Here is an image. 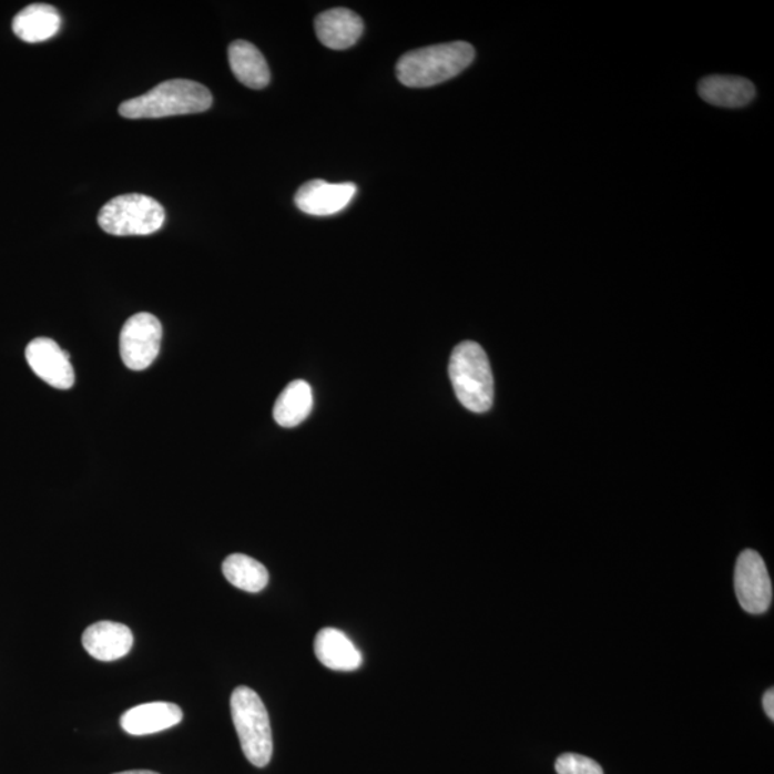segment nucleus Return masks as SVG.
Masks as SVG:
<instances>
[{
	"mask_svg": "<svg viewBox=\"0 0 774 774\" xmlns=\"http://www.w3.org/2000/svg\"><path fill=\"white\" fill-rule=\"evenodd\" d=\"M475 59L468 42L440 43L405 53L396 65V75L405 86L428 88L452 80Z\"/></svg>",
	"mask_w": 774,
	"mask_h": 774,
	"instance_id": "1",
	"label": "nucleus"
},
{
	"mask_svg": "<svg viewBox=\"0 0 774 774\" xmlns=\"http://www.w3.org/2000/svg\"><path fill=\"white\" fill-rule=\"evenodd\" d=\"M213 105L212 92L198 82L171 80L146 94L122 102L120 115L130 120L200 114Z\"/></svg>",
	"mask_w": 774,
	"mask_h": 774,
	"instance_id": "2",
	"label": "nucleus"
},
{
	"mask_svg": "<svg viewBox=\"0 0 774 774\" xmlns=\"http://www.w3.org/2000/svg\"><path fill=\"white\" fill-rule=\"evenodd\" d=\"M455 395L475 414H485L493 405V376L487 353L478 343L464 342L455 347L449 361Z\"/></svg>",
	"mask_w": 774,
	"mask_h": 774,
	"instance_id": "3",
	"label": "nucleus"
},
{
	"mask_svg": "<svg viewBox=\"0 0 774 774\" xmlns=\"http://www.w3.org/2000/svg\"><path fill=\"white\" fill-rule=\"evenodd\" d=\"M232 717L244 756L256 767H266L273 756V734L266 705L254 690L240 685L230 700Z\"/></svg>",
	"mask_w": 774,
	"mask_h": 774,
	"instance_id": "4",
	"label": "nucleus"
},
{
	"mask_svg": "<svg viewBox=\"0 0 774 774\" xmlns=\"http://www.w3.org/2000/svg\"><path fill=\"white\" fill-rule=\"evenodd\" d=\"M165 223V210L153 197L125 194L108 201L98 214V224L111 235H149Z\"/></svg>",
	"mask_w": 774,
	"mask_h": 774,
	"instance_id": "5",
	"label": "nucleus"
},
{
	"mask_svg": "<svg viewBox=\"0 0 774 774\" xmlns=\"http://www.w3.org/2000/svg\"><path fill=\"white\" fill-rule=\"evenodd\" d=\"M163 326L151 313H139L125 322L120 335L122 361L131 370H145L159 357Z\"/></svg>",
	"mask_w": 774,
	"mask_h": 774,
	"instance_id": "6",
	"label": "nucleus"
},
{
	"mask_svg": "<svg viewBox=\"0 0 774 774\" xmlns=\"http://www.w3.org/2000/svg\"><path fill=\"white\" fill-rule=\"evenodd\" d=\"M734 590L740 605L748 614L761 615L768 610L773 599L772 581L761 553L753 550L740 553Z\"/></svg>",
	"mask_w": 774,
	"mask_h": 774,
	"instance_id": "7",
	"label": "nucleus"
},
{
	"mask_svg": "<svg viewBox=\"0 0 774 774\" xmlns=\"http://www.w3.org/2000/svg\"><path fill=\"white\" fill-rule=\"evenodd\" d=\"M24 356L35 375L49 386L55 389H71L75 384L70 353L62 350L55 340L38 337L29 343Z\"/></svg>",
	"mask_w": 774,
	"mask_h": 774,
	"instance_id": "8",
	"label": "nucleus"
},
{
	"mask_svg": "<svg viewBox=\"0 0 774 774\" xmlns=\"http://www.w3.org/2000/svg\"><path fill=\"white\" fill-rule=\"evenodd\" d=\"M357 193L353 183L330 184L325 180H312L298 189L294 203L308 215H333L343 212Z\"/></svg>",
	"mask_w": 774,
	"mask_h": 774,
	"instance_id": "9",
	"label": "nucleus"
},
{
	"mask_svg": "<svg viewBox=\"0 0 774 774\" xmlns=\"http://www.w3.org/2000/svg\"><path fill=\"white\" fill-rule=\"evenodd\" d=\"M86 653L100 661H115L125 658L134 645V635L121 622L100 621L88 627L82 635Z\"/></svg>",
	"mask_w": 774,
	"mask_h": 774,
	"instance_id": "10",
	"label": "nucleus"
},
{
	"mask_svg": "<svg viewBox=\"0 0 774 774\" xmlns=\"http://www.w3.org/2000/svg\"><path fill=\"white\" fill-rule=\"evenodd\" d=\"M315 29L323 45L335 51H345L359 41L365 24L359 14L350 9L335 8L318 14Z\"/></svg>",
	"mask_w": 774,
	"mask_h": 774,
	"instance_id": "11",
	"label": "nucleus"
},
{
	"mask_svg": "<svg viewBox=\"0 0 774 774\" xmlns=\"http://www.w3.org/2000/svg\"><path fill=\"white\" fill-rule=\"evenodd\" d=\"M183 720V710L179 705L155 702L136 705L126 710L121 717V727L131 736H146L164 732L176 726Z\"/></svg>",
	"mask_w": 774,
	"mask_h": 774,
	"instance_id": "12",
	"label": "nucleus"
},
{
	"mask_svg": "<svg viewBox=\"0 0 774 774\" xmlns=\"http://www.w3.org/2000/svg\"><path fill=\"white\" fill-rule=\"evenodd\" d=\"M315 653L325 668L335 671H355L364 663V655L349 636L330 627L318 631Z\"/></svg>",
	"mask_w": 774,
	"mask_h": 774,
	"instance_id": "13",
	"label": "nucleus"
},
{
	"mask_svg": "<svg viewBox=\"0 0 774 774\" xmlns=\"http://www.w3.org/2000/svg\"><path fill=\"white\" fill-rule=\"evenodd\" d=\"M699 95L707 104L723 108H742L751 104L756 88L740 77L710 75L699 83Z\"/></svg>",
	"mask_w": 774,
	"mask_h": 774,
	"instance_id": "14",
	"label": "nucleus"
},
{
	"mask_svg": "<svg viewBox=\"0 0 774 774\" xmlns=\"http://www.w3.org/2000/svg\"><path fill=\"white\" fill-rule=\"evenodd\" d=\"M61 14L47 3H33L14 17L12 29L14 35L23 42H45L57 35L61 29Z\"/></svg>",
	"mask_w": 774,
	"mask_h": 774,
	"instance_id": "15",
	"label": "nucleus"
},
{
	"mask_svg": "<svg viewBox=\"0 0 774 774\" xmlns=\"http://www.w3.org/2000/svg\"><path fill=\"white\" fill-rule=\"evenodd\" d=\"M228 61L234 77L252 90H263L271 83L266 58L253 43L234 41L228 48Z\"/></svg>",
	"mask_w": 774,
	"mask_h": 774,
	"instance_id": "16",
	"label": "nucleus"
},
{
	"mask_svg": "<svg viewBox=\"0 0 774 774\" xmlns=\"http://www.w3.org/2000/svg\"><path fill=\"white\" fill-rule=\"evenodd\" d=\"M313 409V391L305 380H294L274 405V420L283 428H294L307 419Z\"/></svg>",
	"mask_w": 774,
	"mask_h": 774,
	"instance_id": "17",
	"label": "nucleus"
},
{
	"mask_svg": "<svg viewBox=\"0 0 774 774\" xmlns=\"http://www.w3.org/2000/svg\"><path fill=\"white\" fill-rule=\"evenodd\" d=\"M223 574L230 584L252 594L263 591L268 584V571L262 562L243 553H233L223 562Z\"/></svg>",
	"mask_w": 774,
	"mask_h": 774,
	"instance_id": "18",
	"label": "nucleus"
},
{
	"mask_svg": "<svg viewBox=\"0 0 774 774\" xmlns=\"http://www.w3.org/2000/svg\"><path fill=\"white\" fill-rule=\"evenodd\" d=\"M556 771L558 774H604L599 763L576 753H566L558 757Z\"/></svg>",
	"mask_w": 774,
	"mask_h": 774,
	"instance_id": "19",
	"label": "nucleus"
},
{
	"mask_svg": "<svg viewBox=\"0 0 774 774\" xmlns=\"http://www.w3.org/2000/svg\"><path fill=\"white\" fill-rule=\"evenodd\" d=\"M763 707L766 712L767 717L774 720V690H767L763 697Z\"/></svg>",
	"mask_w": 774,
	"mask_h": 774,
	"instance_id": "20",
	"label": "nucleus"
},
{
	"mask_svg": "<svg viewBox=\"0 0 774 774\" xmlns=\"http://www.w3.org/2000/svg\"><path fill=\"white\" fill-rule=\"evenodd\" d=\"M115 774H160L151 771H130V772H122V773H115Z\"/></svg>",
	"mask_w": 774,
	"mask_h": 774,
	"instance_id": "21",
	"label": "nucleus"
}]
</instances>
